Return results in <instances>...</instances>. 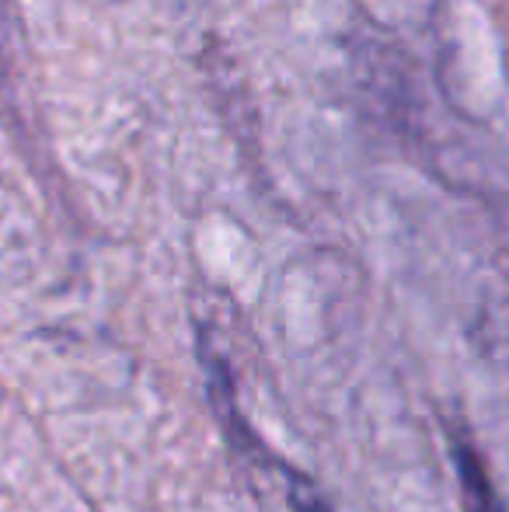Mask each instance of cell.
Wrapping results in <instances>:
<instances>
[{
  "instance_id": "6da1fadb",
  "label": "cell",
  "mask_w": 509,
  "mask_h": 512,
  "mask_svg": "<svg viewBox=\"0 0 509 512\" xmlns=\"http://www.w3.org/2000/svg\"><path fill=\"white\" fill-rule=\"evenodd\" d=\"M454 446V467H457V481H461V506L464 512H503L496 499V488L492 478L485 471V460L478 453L475 443H468L464 436L450 439Z\"/></svg>"
}]
</instances>
